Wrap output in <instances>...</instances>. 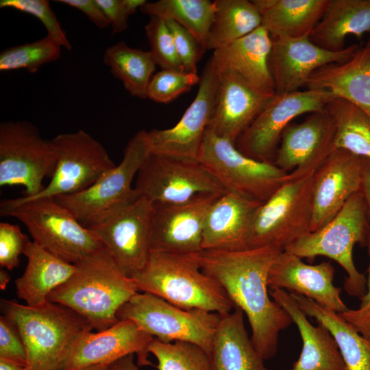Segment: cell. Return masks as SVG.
<instances>
[{
	"instance_id": "6da1fadb",
	"label": "cell",
	"mask_w": 370,
	"mask_h": 370,
	"mask_svg": "<svg viewBox=\"0 0 370 370\" xmlns=\"http://www.w3.org/2000/svg\"><path fill=\"white\" fill-rule=\"evenodd\" d=\"M282 251L265 246L238 251L201 250L195 254L202 271L218 282L234 307L246 314L251 341L264 360L275 355L280 332L293 323L270 298L267 283L269 269Z\"/></svg>"
},
{
	"instance_id": "7a4b0ae2",
	"label": "cell",
	"mask_w": 370,
	"mask_h": 370,
	"mask_svg": "<svg viewBox=\"0 0 370 370\" xmlns=\"http://www.w3.org/2000/svg\"><path fill=\"white\" fill-rule=\"evenodd\" d=\"M71 278L47 297L85 318L98 331L119 321L116 313L138 291L103 248L75 264Z\"/></svg>"
},
{
	"instance_id": "3957f363",
	"label": "cell",
	"mask_w": 370,
	"mask_h": 370,
	"mask_svg": "<svg viewBox=\"0 0 370 370\" xmlns=\"http://www.w3.org/2000/svg\"><path fill=\"white\" fill-rule=\"evenodd\" d=\"M195 254L151 251L145 267L131 278L138 291L180 308L229 314L234 309L232 301L221 285L202 271Z\"/></svg>"
},
{
	"instance_id": "277c9868",
	"label": "cell",
	"mask_w": 370,
	"mask_h": 370,
	"mask_svg": "<svg viewBox=\"0 0 370 370\" xmlns=\"http://www.w3.org/2000/svg\"><path fill=\"white\" fill-rule=\"evenodd\" d=\"M1 309L23 338L27 354L24 370H61L74 343L93 329L75 311L49 301L31 307L1 299Z\"/></svg>"
},
{
	"instance_id": "5b68a950",
	"label": "cell",
	"mask_w": 370,
	"mask_h": 370,
	"mask_svg": "<svg viewBox=\"0 0 370 370\" xmlns=\"http://www.w3.org/2000/svg\"><path fill=\"white\" fill-rule=\"evenodd\" d=\"M0 214L19 220L34 243L71 264L104 248L95 232L83 226L54 197L3 199Z\"/></svg>"
},
{
	"instance_id": "8992f818",
	"label": "cell",
	"mask_w": 370,
	"mask_h": 370,
	"mask_svg": "<svg viewBox=\"0 0 370 370\" xmlns=\"http://www.w3.org/2000/svg\"><path fill=\"white\" fill-rule=\"evenodd\" d=\"M369 219L360 191L353 195L337 214L320 229L308 233L284 251L299 258L328 257L345 271L343 287L350 296L360 299L366 292L367 278L356 269L353 248L367 245Z\"/></svg>"
},
{
	"instance_id": "52a82bcc",
	"label": "cell",
	"mask_w": 370,
	"mask_h": 370,
	"mask_svg": "<svg viewBox=\"0 0 370 370\" xmlns=\"http://www.w3.org/2000/svg\"><path fill=\"white\" fill-rule=\"evenodd\" d=\"M150 154L147 131L140 130L129 140L118 165L88 188L54 198L83 226L92 229L138 196L132 184Z\"/></svg>"
},
{
	"instance_id": "ba28073f",
	"label": "cell",
	"mask_w": 370,
	"mask_h": 370,
	"mask_svg": "<svg viewBox=\"0 0 370 370\" xmlns=\"http://www.w3.org/2000/svg\"><path fill=\"white\" fill-rule=\"evenodd\" d=\"M220 314L184 309L147 293L137 292L118 310V320H130L140 329L164 342H188L210 356Z\"/></svg>"
},
{
	"instance_id": "9c48e42d",
	"label": "cell",
	"mask_w": 370,
	"mask_h": 370,
	"mask_svg": "<svg viewBox=\"0 0 370 370\" xmlns=\"http://www.w3.org/2000/svg\"><path fill=\"white\" fill-rule=\"evenodd\" d=\"M199 161L224 187L250 200L263 203L292 176L274 163L249 158L234 143L207 128Z\"/></svg>"
},
{
	"instance_id": "30bf717a",
	"label": "cell",
	"mask_w": 370,
	"mask_h": 370,
	"mask_svg": "<svg viewBox=\"0 0 370 370\" xmlns=\"http://www.w3.org/2000/svg\"><path fill=\"white\" fill-rule=\"evenodd\" d=\"M314 173L291 179L258 208L249 247L274 246L284 250L310 232Z\"/></svg>"
},
{
	"instance_id": "8fae6325",
	"label": "cell",
	"mask_w": 370,
	"mask_h": 370,
	"mask_svg": "<svg viewBox=\"0 0 370 370\" xmlns=\"http://www.w3.org/2000/svg\"><path fill=\"white\" fill-rule=\"evenodd\" d=\"M56 160L51 140L32 123H0V186H21L23 197H34L45 188L43 180L52 176Z\"/></svg>"
},
{
	"instance_id": "7c38bea8",
	"label": "cell",
	"mask_w": 370,
	"mask_h": 370,
	"mask_svg": "<svg viewBox=\"0 0 370 370\" xmlns=\"http://www.w3.org/2000/svg\"><path fill=\"white\" fill-rule=\"evenodd\" d=\"M335 97L325 90L275 94L236 141V148L258 161L273 163L282 135L293 119L322 110Z\"/></svg>"
},
{
	"instance_id": "4fadbf2b",
	"label": "cell",
	"mask_w": 370,
	"mask_h": 370,
	"mask_svg": "<svg viewBox=\"0 0 370 370\" xmlns=\"http://www.w3.org/2000/svg\"><path fill=\"white\" fill-rule=\"evenodd\" d=\"M57 160L50 182L32 199L79 193L116 166L103 146L82 130L51 139Z\"/></svg>"
},
{
	"instance_id": "5bb4252c",
	"label": "cell",
	"mask_w": 370,
	"mask_h": 370,
	"mask_svg": "<svg viewBox=\"0 0 370 370\" xmlns=\"http://www.w3.org/2000/svg\"><path fill=\"white\" fill-rule=\"evenodd\" d=\"M134 188L138 196L162 204L182 203L200 194L227 192L199 161L151 153L138 171Z\"/></svg>"
},
{
	"instance_id": "9a60e30c",
	"label": "cell",
	"mask_w": 370,
	"mask_h": 370,
	"mask_svg": "<svg viewBox=\"0 0 370 370\" xmlns=\"http://www.w3.org/2000/svg\"><path fill=\"white\" fill-rule=\"evenodd\" d=\"M218 84L219 72L211 56L202 71L196 96L180 121L171 128L147 132L151 154L199 161Z\"/></svg>"
},
{
	"instance_id": "2e32d148",
	"label": "cell",
	"mask_w": 370,
	"mask_h": 370,
	"mask_svg": "<svg viewBox=\"0 0 370 370\" xmlns=\"http://www.w3.org/2000/svg\"><path fill=\"white\" fill-rule=\"evenodd\" d=\"M153 203L138 196L92 228L123 274L132 278L146 264L151 249Z\"/></svg>"
},
{
	"instance_id": "e0dca14e",
	"label": "cell",
	"mask_w": 370,
	"mask_h": 370,
	"mask_svg": "<svg viewBox=\"0 0 370 370\" xmlns=\"http://www.w3.org/2000/svg\"><path fill=\"white\" fill-rule=\"evenodd\" d=\"M222 194H200L182 203H153L149 225L151 251L195 254L202 250L208 213Z\"/></svg>"
},
{
	"instance_id": "ac0fdd59",
	"label": "cell",
	"mask_w": 370,
	"mask_h": 370,
	"mask_svg": "<svg viewBox=\"0 0 370 370\" xmlns=\"http://www.w3.org/2000/svg\"><path fill=\"white\" fill-rule=\"evenodd\" d=\"M334 139V125L328 110L312 112L302 122L286 127L273 163L293 179L314 173L336 149Z\"/></svg>"
},
{
	"instance_id": "d6986e66",
	"label": "cell",
	"mask_w": 370,
	"mask_h": 370,
	"mask_svg": "<svg viewBox=\"0 0 370 370\" xmlns=\"http://www.w3.org/2000/svg\"><path fill=\"white\" fill-rule=\"evenodd\" d=\"M154 337L130 320H119L96 333L87 332L74 343L61 370H79L96 365H110L130 354L137 356L139 367L153 366L148 359Z\"/></svg>"
},
{
	"instance_id": "ffe728a7",
	"label": "cell",
	"mask_w": 370,
	"mask_h": 370,
	"mask_svg": "<svg viewBox=\"0 0 370 370\" xmlns=\"http://www.w3.org/2000/svg\"><path fill=\"white\" fill-rule=\"evenodd\" d=\"M269 65L275 94L293 92L306 87L311 74L320 67L343 63L358 49L352 45L338 51L324 49L305 36L271 38Z\"/></svg>"
},
{
	"instance_id": "44dd1931",
	"label": "cell",
	"mask_w": 370,
	"mask_h": 370,
	"mask_svg": "<svg viewBox=\"0 0 370 370\" xmlns=\"http://www.w3.org/2000/svg\"><path fill=\"white\" fill-rule=\"evenodd\" d=\"M362 157L334 149L314 173L310 232L330 221L360 190Z\"/></svg>"
},
{
	"instance_id": "7402d4cb",
	"label": "cell",
	"mask_w": 370,
	"mask_h": 370,
	"mask_svg": "<svg viewBox=\"0 0 370 370\" xmlns=\"http://www.w3.org/2000/svg\"><path fill=\"white\" fill-rule=\"evenodd\" d=\"M334 273L330 262L308 264L301 258L282 251L269 269L268 287L302 295L340 314L349 308L341 297V288L334 285Z\"/></svg>"
},
{
	"instance_id": "603a6c76",
	"label": "cell",
	"mask_w": 370,
	"mask_h": 370,
	"mask_svg": "<svg viewBox=\"0 0 370 370\" xmlns=\"http://www.w3.org/2000/svg\"><path fill=\"white\" fill-rule=\"evenodd\" d=\"M218 72L219 84L208 129L236 145L274 95L257 91L233 72Z\"/></svg>"
},
{
	"instance_id": "cb8c5ba5",
	"label": "cell",
	"mask_w": 370,
	"mask_h": 370,
	"mask_svg": "<svg viewBox=\"0 0 370 370\" xmlns=\"http://www.w3.org/2000/svg\"><path fill=\"white\" fill-rule=\"evenodd\" d=\"M262 204L228 191L221 195L206 217L202 250L238 251L250 249L253 221Z\"/></svg>"
},
{
	"instance_id": "d4e9b609",
	"label": "cell",
	"mask_w": 370,
	"mask_h": 370,
	"mask_svg": "<svg viewBox=\"0 0 370 370\" xmlns=\"http://www.w3.org/2000/svg\"><path fill=\"white\" fill-rule=\"evenodd\" d=\"M272 39L261 25L250 34L213 51L219 71H231L257 91L273 96L275 84L269 65Z\"/></svg>"
},
{
	"instance_id": "484cf974",
	"label": "cell",
	"mask_w": 370,
	"mask_h": 370,
	"mask_svg": "<svg viewBox=\"0 0 370 370\" xmlns=\"http://www.w3.org/2000/svg\"><path fill=\"white\" fill-rule=\"evenodd\" d=\"M269 294L291 317L302 341L299 357L291 370H345L338 345L328 329L311 324L291 293L272 288Z\"/></svg>"
},
{
	"instance_id": "4316f807",
	"label": "cell",
	"mask_w": 370,
	"mask_h": 370,
	"mask_svg": "<svg viewBox=\"0 0 370 370\" xmlns=\"http://www.w3.org/2000/svg\"><path fill=\"white\" fill-rule=\"evenodd\" d=\"M306 88L328 90L370 117V37L348 61L327 64L314 71Z\"/></svg>"
},
{
	"instance_id": "83f0119b",
	"label": "cell",
	"mask_w": 370,
	"mask_h": 370,
	"mask_svg": "<svg viewBox=\"0 0 370 370\" xmlns=\"http://www.w3.org/2000/svg\"><path fill=\"white\" fill-rule=\"evenodd\" d=\"M243 317L237 307L221 317L210 356L212 370H268L248 335Z\"/></svg>"
},
{
	"instance_id": "f1b7e54d",
	"label": "cell",
	"mask_w": 370,
	"mask_h": 370,
	"mask_svg": "<svg viewBox=\"0 0 370 370\" xmlns=\"http://www.w3.org/2000/svg\"><path fill=\"white\" fill-rule=\"evenodd\" d=\"M23 254L27 264L23 274L15 280L17 296L29 306H40L48 301L53 290L71 278L75 265L51 254L33 241L27 243Z\"/></svg>"
},
{
	"instance_id": "f546056e",
	"label": "cell",
	"mask_w": 370,
	"mask_h": 370,
	"mask_svg": "<svg viewBox=\"0 0 370 370\" xmlns=\"http://www.w3.org/2000/svg\"><path fill=\"white\" fill-rule=\"evenodd\" d=\"M330 0H252L271 38L309 36Z\"/></svg>"
},
{
	"instance_id": "4dcf8cb0",
	"label": "cell",
	"mask_w": 370,
	"mask_h": 370,
	"mask_svg": "<svg viewBox=\"0 0 370 370\" xmlns=\"http://www.w3.org/2000/svg\"><path fill=\"white\" fill-rule=\"evenodd\" d=\"M370 32V0H330L309 36L314 44L331 51L345 48V40Z\"/></svg>"
},
{
	"instance_id": "1f68e13d",
	"label": "cell",
	"mask_w": 370,
	"mask_h": 370,
	"mask_svg": "<svg viewBox=\"0 0 370 370\" xmlns=\"http://www.w3.org/2000/svg\"><path fill=\"white\" fill-rule=\"evenodd\" d=\"M291 294L307 316L314 318L330 332L338 345L345 370H370L369 338L362 336L339 313L323 308L312 299Z\"/></svg>"
},
{
	"instance_id": "d6a6232c",
	"label": "cell",
	"mask_w": 370,
	"mask_h": 370,
	"mask_svg": "<svg viewBox=\"0 0 370 370\" xmlns=\"http://www.w3.org/2000/svg\"><path fill=\"white\" fill-rule=\"evenodd\" d=\"M103 62L131 96L147 98V87L157 65L150 51L131 47L121 40L106 48Z\"/></svg>"
},
{
	"instance_id": "836d02e7",
	"label": "cell",
	"mask_w": 370,
	"mask_h": 370,
	"mask_svg": "<svg viewBox=\"0 0 370 370\" xmlns=\"http://www.w3.org/2000/svg\"><path fill=\"white\" fill-rule=\"evenodd\" d=\"M216 12L206 49L213 51L250 34L262 25L260 12L252 1L215 0Z\"/></svg>"
},
{
	"instance_id": "e575fe53",
	"label": "cell",
	"mask_w": 370,
	"mask_h": 370,
	"mask_svg": "<svg viewBox=\"0 0 370 370\" xmlns=\"http://www.w3.org/2000/svg\"><path fill=\"white\" fill-rule=\"evenodd\" d=\"M140 11L150 16L171 20L191 33L205 50L216 12L214 1L159 0L147 2Z\"/></svg>"
},
{
	"instance_id": "d590c367",
	"label": "cell",
	"mask_w": 370,
	"mask_h": 370,
	"mask_svg": "<svg viewBox=\"0 0 370 370\" xmlns=\"http://www.w3.org/2000/svg\"><path fill=\"white\" fill-rule=\"evenodd\" d=\"M325 108L334 125L336 149L370 160V117L353 103L337 97Z\"/></svg>"
},
{
	"instance_id": "8d00e7d4",
	"label": "cell",
	"mask_w": 370,
	"mask_h": 370,
	"mask_svg": "<svg viewBox=\"0 0 370 370\" xmlns=\"http://www.w3.org/2000/svg\"><path fill=\"white\" fill-rule=\"evenodd\" d=\"M149 352L156 358L158 370H212L210 356L191 343H164L154 338Z\"/></svg>"
},
{
	"instance_id": "74e56055",
	"label": "cell",
	"mask_w": 370,
	"mask_h": 370,
	"mask_svg": "<svg viewBox=\"0 0 370 370\" xmlns=\"http://www.w3.org/2000/svg\"><path fill=\"white\" fill-rule=\"evenodd\" d=\"M61 47L47 36L36 41L13 46L1 51L0 71L25 69L30 73L47 63L58 60Z\"/></svg>"
},
{
	"instance_id": "f35d334b",
	"label": "cell",
	"mask_w": 370,
	"mask_h": 370,
	"mask_svg": "<svg viewBox=\"0 0 370 370\" xmlns=\"http://www.w3.org/2000/svg\"><path fill=\"white\" fill-rule=\"evenodd\" d=\"M145 31L151 47V53L162 70L184 71L177 57L173 38L166 21L150 16Z\"/></svg>"
},
{
	"instance_id": "ab89813d",
	"label": "cell",
	"mask_w": 370,
	"mask_h": 370,
	"mask_svg": "<svg viewBox=\"0 0 370 370\" xmlns=\"http://www.w3.org/2000/svg\"><path fill=\"white\" fill-rule=\"evenodd\" d=\"M199 81L197 73L163 69L151 77L147 97L156 103H168L188 92Z\"/></svg>"
},
{
	"instance_id": "60d3db41",
	"label": "cell",
	"mask_w": 370,
	"mask_h": 370,
	"mask_svg": "<svg viewBox=\"0 0 370 370\" xmlns=\"http://www.w3.org/2000/svg\"><path fill=\"white\" fill-rule=\"evenodd\" d=\"M1 8H12L34 16L44 25L47 36L61 47L70 51L72 45L66 33L46 0H1Z\"/></svg>"
},
{
	"instance_id": "b9f144b4",
	"label": "cell",
	"mask_w": 370,
	"mask_h": 370,
	"mask_svg": "<svg viewBox=\"0 0 370 370\" xmlns=\"http://www.w3.org/2000/svg\"><path fill=\"white\" fill-rule=\"evenodd\" d=\"M172 34L177 57L186 73H197V64L206 51L194 36L171 20H165Z\"/></svg>"
},
{
	"instance_id": "7bdbcfd3",
	"label": "cell",
	"mask_w": 370,
	"mask_h": 370,
	"mask_svg": "<svg viewBox=\"0 0 370 370\" xmlns=\"http://www.w3.org/2000/svg\"><path fill=\"white\" fill-rule=\"evenodd\" d=\"M28 236L23 234L20 227L14 224L1 222L0 223V265L1 267L12 270L19 264V258L23 254L27 243Z\"/></svg>"
},
{
	"instance_id": "ee69618b",
	"label": "cell",
	"mask_w": 370,
	"mask_h": 370,
	"mask_svg": "<svg viewBox=\"0 0 370 370\" xmlns=\"http://www.w3.org/2000/svg\"><path fill=\"white\" fill-rule=\"evenodd\" d=\"M0 358L25 367V347L14 323L5 315L0 317Z\"/></svg>"
},
{
	"instance_id": "f6af8a7d",
	"label": "cell",
	"mask_w": 370,
	"mask_h": 370,
	"mask_svg": "<svg viewBox=\"0 0 370 370\" xmlns=\"http://www.w3.org/2000/svg\"><path fill=\"white\" fill-rule=\"evenodd\" d=\"M369 257L366 292L360 299V304L356 309H348L340 314L362 336L370 338V221L367 245Z\"/></svg>"
},
{
	"instance_id": "bcb514c9",
	"label": "cell",
	"mask_w": 370,
	"mask_h": 370,
	"mask_svg": "<svg viewBox=\"0 0 370 370\" xmlns=\"http://www.w3.org/2000/svg\"><path fill=\"white\" fill-rule=\"evenodd\" d=\"M112 27V35L125 32L128 27V14L123 0H96Z\"/></svg>"
},
{
	"instance_id": "7dc6e473",
	"label": "cell",
	"mask_w": 370,
	"mask_h": 370,
	"mask_svg": "<svg viewBox=\"0 0 370 370\" xmlns=\"http://www.w3.org/2000/svg\"><path fill=\"white\" fill-rule=\"evenodd\" d=\"M58 2L82 12L98 28L105 29L110 23L96 0H58Z\"/></svg>"
},
{
	"instance_id": "c3c4849f",
	"label": "cell",
	"mask_w": 370,
	"mask_h": 370,
	"mask_svg": "<svg viewBox=\"0 0 370 370\" xmlns=\"http://www.w3.org/2000/svg\"><path fill=\"white\" fill-rule=\"evenodd\" d=\"M360 191L363 197L370 221V160L366 158H362V180Z\"/></svg>"
},
{
	"instance_id": "681fc988",
	"label": "cell",
	"mask_w": 370,
	"mask_h": 370,
	"mask_svg": "<svg viewBox=\"0 0 370 370\" xmlns=\"http://www.w3.org/2000/svg\"><path fill=\"white\" fill-rule=\"evenodd\" d=\"M110 370H138L134 362V354L125 356L109 365Z\"/></svg>"
},
{
	"instance_id": "f907efd6",
	"label": "cell",
	"mask_w": 370,
	"mask_h": 370,
	"mask_svg": "<svg viewBox=\"0 0 370 370\" xmlns=\"http://www.w3.org/2000/svg\"><path fill=\"white\" fill-rule=\"evenodd\" d=\"M147 2L146 0H123L124 5L130 16L135 14L137 9L140 8Z\"/></svg>"
},
{
	"instance_id": "816d5d0a",
	"label": "cell",
	"mask_w": 370,
	"mask_h": 370,
	"mask_svg": "<svg viewBox=\"0 0 370 370\" xmlns=\"http://www.w3.org/2000/svg\"><path fill=\"white\" fill-rule=\"evenodd\" d=\"M24 367L0 358V370H24Z\"/></svg>"
},
{
	"instance_id": "f5cc1de1",
	"label": "cell",
	"mask_w": 370,
	"mask_h": 370,
	"mask_svg": "<svg viewBox=\"0 0 370 370\" xmlns=\"http://www.w3.org/2000/svg\"><path fill=\"white\" fill-rule=\"evenodd\" d=\"M10 276L9 273L4 270L3 269H1L0 270V287L1 290H4L8 284V283L10 282Z\"/></svg>"
},
{
	"instance_id": "db71d44e",
	"label": "cell",
	"mask_w": 370,
	"mask_h": 370,
	"mask_svg": "<svg viewBox=\"0 0 370 370\" xmlns=\"http://www.w3.org/2000/svg\"><path fill=\"white\" fill-rule=\"evenodd\" d=\"M79 370H110L109 365H96L88 366Z\"/></svg>"
}]
</instances>
